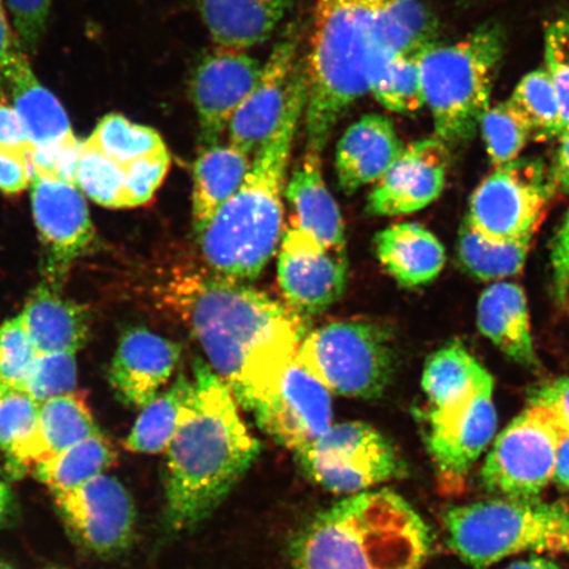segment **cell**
I'll use <instances>...</instances> for the list:
<instances>
[{"label": "cell", "instance_id": "6da1fadb", "mask_svg": "<svg viewBox=\"0 0 569 569\" xmlns=\"http://www.w3.org/2000/svg\"><path fill=\"white\" fill-rule=\"evenodd\" d=\"M167 298L248 411L280 382L309 333L289 305L208 270L177 274Z\"/></svg>", "mask_w": 569, "mask_h": 569}, {"label": "cell", "instance_id": "7a4b0ae2", "mask_svg": "<svg viewBox=\"0 0 569 569\" xmlns=\"http://www.w3.org/2000/svg\"><path fill=\"white\" fill-rule=\"evenodd\" d=\"M261 452L231 389L197 359L180 421L167 450L166 517L189 530L219 508Z\"/></svg>", "mask_w": 569, "mask_h": 569}, {"label": "cell", "instance_id": "3957f363", "mask_svg": "<svg viewBox=\"0 0 569 569\" xmlns=\"http://www.w3.org/2000/svg\"><path fill=\"white\" fill-rule=\"evenodd\" d=\"M306 101L305 69L296 68L279 126L256 152L237 193L198 237L211 272L234 281H252L273 258L282 238V196L291 147Z\"/></svg>", "mask_w": 569, "mask_h": 569}, {"label": "cell", "instance_id": "277c9868", "mask_svg": "<svg viewBox=\"0 0 569 569\" xmlns=\"http://www.w3.org/2000/svg\"><path fill=\"white\" fill-rule=\"evenodd\" d=\"M421 516L389 489L343 498L298 533L296 569H419L429 552Z\"/></svg>", "mask_w": 569, "mask_h": 569}, {"label": "cell", "instance_id": "5b68a950", "mask_svg": "<svg viewBox=\"0 0 569 569\" xmlns=\"http://www.w3.org/2000/svg\"><path fill=\"white\" fill-rule=\"evenodd\" d=\"M381 0H316L305 107L308 148L322 153L348 107L371 91L376 77L393 59L376 38Z\"/></svg>", "mask_w": 569, "mask_h": 569}, {"label": "cell", "instance_id": "8992f818", "mask_svg": "<svg viewBox=\"0 0 569 569\" xmlns=\"http://www.w3.org/2000/svg\"><path fill=\"white\" fill-rule=\"evenodd\" d=\"M503 48L500 28L483 26L452 46L432 44L417 54L425 103L445 144H461L480 127Z\"/></svg>", "mask_w": 569, "mask_h": 569}, {"label": "cell", "instance_id": "52a82bcc", "mask_svg": "<svg viewBox=\"0 0 569 569\" xmlns=\"http://www.w3.org/2000/svg\"><path fill=\"white\" fill-rule=\"evenodd\" d=\"M447 543L468 566L487 569L511 555L563 551L569 507L540 498L461 505L443 518Z\"/></svg>", "mask_w": 569, "mask_h": 569}, {"label": "cell", "instance_id": "ba28073f", "mask_svg": "<svg viewBox=\"0 0 569 569\" xmlns=\"http://www.w3.org/2000/svg\"><path fill=\"white\" fill-rule=\"evenodd\" d=\"M296 360L330 393L361 400L382 396L396 362L389 332L359 320L330 323L309 332Z\"/></svg>", "mask_w": 569, "mask_h": 569}, {"label": "cell", "instance_id": "9c48e42d", "mask_svg": "<svg viewBox=\"0 0 569 569\" xmlns=\"http://www.w3.org/2000/svg\"><path fill=\"white\" fill-rule=\"evenodd\" d=\"M296 453L298 465L331 493L352 496L403 475L400 453L372 425H331L315 442Z\"/></svg>", "mask_w": 569, "mask_h": 569}, {"label": "cell", "instance_id": "30bf717a", "mask_svg": "<svg viewBox=\"0 0 569 569\" xmlns=\"http://www.w3.org/2000/svg\"><path fill=\"white\" fill-rule=\"evenodd\" d=\"M563 433L543 408L531 405L493 442L480 471L483 488L503 498H538L553 480Z\"/></svg>", "mask_w": 569, "mask_h": 569}, {"label": "cell", "instance_id": "8fae6325", "mask_svg": "<svg viewBox=\"0 0 569 569\" xmlns=\"http://www.w3.org/2000/svg\"><path fill=\"white\" fill-rule=\"evenodd\" d=\"M496 169L471 198L469 224L492 240L533 238L553 194L549 176L537 161L517 159Z\"/></svg>", "mask_w": 569, "mask_h": 569}, {"label": "cell", "instance_id": "7c38bea8", "mask_svg": "<svg viewBox=\"0 0 569 569\" xmlns=\"http://www.w3.org/2000/svg\"><path fill=\"white\" fill-rule=\"evenodd\" d=\"M53 497L68 530L88 550L116 555L131 545L137 510L131 495L118 479L103 473L80 488Z\"/></svg>", "mask_w": 569, "mask_h": 569}, {"label": "cell", "instance_id": "4fadbf2b", "mask_svg": "<svg viewBox=\"0 0 569 569\" xmlns=\"http://www.w3.org/2000/svg\"><path fill=\"white\" fill-rule=\"evenodd\" d=\"M251 412L267 436L297 452L330 429L331 393L295 360Z\"/></svg>", "mask_w": 569, "mask_h": 569}, {"label": "cell", "instance_id": "5bb4252c", "mask_svg": "<svg viewBox=\"0 0 569 569\" xmlns=\"http://www.w3.org/2000/svg\"><path fill=\"white\" fill-rule=\"evenodd\" d=\"M347 258L329 251L309 232L290 226L280 243L279 283L290 308L308 317L329 309L345 295Z\"/></svg>", "mask_w": 569, "mask_h": 569}, {"label": "cell", "instance_id": "9a60e30c", "mask_svg": "<svg viewBox=\"0 0 569 569\" xmlns=\"http://www.w3.org/2000/svg\"><path fill=\"white\" fill-rule=\"evenodd\" d=\"M260 73L259 61L246 51L217 47L203 56L190 83L201 148L218 144Z\"/></svg>", "mask_w": 569, "mask_h": 569}, {"label": "cell", "instance_id": "2e32d148", "mask_svg": "<svg viewBox=\"0 0 569 569\" xmlns=\"http://www.w3.org/2000/svg\"><path fill=\"white\" fill-rule=\"evenodd\" d=\"M448 166L450 154L442 140L411 142L376 182L367 211L376 217H400L427 208L442 194Z\"/></svg>", "mask_w": 569, "mask_h": 569}, {"label": "cell", "instance_id": "e0dca14e", "mask_svg": "<svg viewBox=\"0 0 569 569\" xmlns=\"http://www.w3.org/2000/svg\"><path fill=\"white\" fill-rule=\"evenodd\" d=\"M495 381L489 379L459 408L429 418L427 447L445 480H462L492 443L497 429Z\"/></svg>", "mask_w": 569, "mask_h": 569}, {"label": "cell", "instance_id": "ac0fdd59", "mask_svg": "<svg viewBox=\"0 0 569 569\" xmlns=\"http://www.w3.org/2000/svg\"><path fill=\"white\" fill-rule=\"evenodd\" d=\"M32 209L49 273L62 277L94 239L88 203L76 184L33 174Z\"/></svg>", "mask_w": 569, "mask_h": 569}, {"label": "cell", "instance_id": "d6986e66", "mask_svg": "<svg viewBox=\"0 0 569 569\" xmlns=\"http://www.w3.org/2000/svg\"><path fill=\"white\" fill-rule=\"evenodd\" d=\"M297 30L277 42L258 82L240 104L229 126V142L248 156L256 154L280 123L296 70Z\"/></svg>", "mask_w": 569, "mask_h": 569}, {"label": "cell", "instance_id": "ffe728a7", "mask_svg": "<svg viewBox=\"0 0 569 569\" xmlns=\"http://www.w3.org/2000/svg\"><path fill=\"white\" fill-rule=\"evenodd\" d=\"M176 341L141 329L128 330L119 341L110 368V382L120 400L144 408L160 395L180 361Z\"/></svg>", "mask_w": 569, "mask_h": 569}, {"label": "cell", "instance_id": "44dd1931", "mask_svg": "<svg viewBox=\"0 0 569 569\" xmlns=\"http://www.w3.org/2000/svg\"><path fill=\"white\" fill-rule=\"evenodd\" d=\"M99 432L82 396L51 398L40 403L38 422L30 436L7 455V469L11 476L32 472L36 466Z\"/></svg>", "mask_w": 569, "mask_h": 569}, {"label": "cell", "instance_id": "7402d4cb", "mask_svg": "<svg viewBox=\"0 0 569 569\" xmlns=\"http://www.w3.org/2000/svg\"><path fill=\"white\" fill-rule=\"evenodd\" d=\"M402 149L390 119L379 113L362 117L338 142L336 166L340 189L351 196L380 181Z\"/></svg>", "mask_w": 569, "mask_h": 569}, {"label": "cell", "instance_id": "603a6c76", "mask_svg": "<svg viewBox=\"0 0 569 569\" xmlns=\"http://www.w3.org/2000/svg\"><path fill=\"white\" fill-rule=\"evenodd\" d=\"M283 196L293 210L290 226L309 232L329 251L347 258L343 218L326 187L320 152L308 148L289 178Z\"/></svg>", "mask_w": 569, "mask_h": 569}, {"label": "cell", "instance_id": "cb8c5ba5", "mask_svg": "<svg viewBox=\"0 0 569 569\" xmlns=\"http://www.w3.org/2000/svg\"><path fill=\"white\" fill-rule=\"evenodd\" d=\"M478 325L483 337L523 367L537 368L530 315L525 291L519 284L498 282L482 291Z\"/></svg>", "mask_w": 569, "mask_h": 569}, {"label": "cell", "instance_id": "d4e9b609", "mask_svg": "<svg viewBox=\"0 0 569 569\" xmlns=\"http://www.w3.org/2000/svg\"><path fill=\"white\" fill-rule=\"evenodd\" d=\"M197 6L217 47L247 51L272 36L289 0H197Z\"/></svg>", "mask_w": 569, "mask_h": 569}, {"label": "cell", "instance_id": "484cf974", "mask_svg": "<svg viewBox=\"0 0 569 569\" xmlns=\"http://www.w3.org/2000/svg\"><path fill=\"white\" fill-rule=\"evenodd\" d=\"M377 258L405 288H418L437 279L446 264L442 243L426 227L400 223L387 227L375 238Z\"/></svg>", "mask_w": 569, "mask_h": 569}, {"label": "cell", "instance_id": "4316f807", "mask_svg": "<svg viewBox=\"0 0 569 569\" xmlns=\"http://www.w3.org/2000/svg\"><path fill=\"white\" fill-rule=\"evenodd\" d=\"M20 317L39 353H76L87 345L90 333L87 309L57 295L51 287L36 290Z\"/></svg>", "mask_w": 569, "mask_h": 569}, {"label": "cell", "instance_id": "83f0119b", "mask_svg": "<svg viewBox=\"0 0 569 569\" xmlns=\"http://www.w3.org/2000/svg\"><path fill=\"white\" fill-rule=\"evenodd\" d=\"M251 156L227 142L201 148L193 168V229L199 237L237 193L251 168Z\"/></svg>", "mask_w": 569, "mask_h": 569}, {"label": "cell", "instance_id": "f1b7e54d", "mask_svg": "<svg viewBox=\"0 0 569 569\" xmlns=\"http://www.w3.org/2000/svg\"><path fill=\"white\" fill-rule=\"evenodd\" d=\"M16 109L30 147L42 148L76 138L70 120L59 99L41 84L23 56L9 78Z\"/></svg>", "mask_w": 569, "mask_h": 569}, {"label": "cell", "instance_id": "f546056e", "mask_svg": "<svg viewBox=\"0 0 569 569\" xmlns=\"http://www.w3.org/2000/svg\"><path fill=\"white\" fill-rule=\"evenodd\" d=\"M490 373L465 347L453 343L427 360L422 388L429 401V418L447 415L471 398Z\"/></svg>", "mask_w": 569, "mask_h": 569}, {"label": "cell", "instance_id": "4dcf8cb0", "mask_svg": "<svg viewBox=\"0 0 569 569\" xmlns=\"http://www.w3.org/2000/svg\"><path fill=\"white\" fill-rule=\"evenodd\" d=\"M436 36V21L418 0H381L376 38L383 53L417 56L433 44Z\"/></svg>", "mask_w": 569, "mask_h": 569}, {"label": "cell", "instance_id": "1f68e13d", "mask_svg": "<svg viewBox=\"0 0 569 569\" xmlns=\"http://www.w3.org/2000/svg\"><path fill=\"white\" fill-rule=\"evenodd\" d=\"M117 460L109 440L102 432L81 440L32 469L34 478L52 495L69 492L106 473Z\"/></svg>", "mask_w": 569, "mask_h": 569}, {"label": "cell", "instance_id": "d6a6232c", "mask_svg": "<svg viewBox=\"0 0 569 569\" xmlns=\"http://www.w3.org/2000/svg\"><path fill=\"white\" fill-rule=\"evenodd\" d=\"M532 238L492 240L476 231L466 219L459 234V259L467 272L482 281L507 279L521 272Z\"/></svg>", "mask_w": 569, "mask_h": 569}, {"label": "cell", "instance_id": "836d02e7", "mask_svg": "<svg viewBox=\"0 0 569 569\" xmlns=\"http://www.w3.org/2000/svg\"><path fill=\"white\" fill-rule=\"evenodd\" d=\"M190 380L180 375L170 389L163 391L147 407L124 440L128 451L134 453H166L174 437Z\"/></svg>", "mask_w": 569, "mask_h": 569}, {"label": "cell", "instance_id": "e575fe53", "mask_svg": "<svg viewBox=\"0 0 569 569\" xmlns=\"http://www.w3.org/2000/svg\"><path fill=\"white\" fill-rule=\"evenodd\" d=\"M507 102L529 127L531 138L552 139L563 134L558 92L549 71L539 69L525 76Z\"/></svg>", "mask_w": 569, "mask_h": 569}, {"label": "cell", "instance_id": "d590c367", "mask_svg": "<svg viewBox=\"0 0 569 569\" xmlns=\"http://www.w3.org/2000/svg\"><path fill=\"white\" fill-rule=\"evenodd\" d=\"M87 141L123 167L167 148L153 128L133 123L120 113L106 116Z\"/></svg>", "mask_w": 569, "mask_h": 569}, {"label": "cell", "instance_id": "8d00e7d4", "mask_svg": "<svg viewBox=\"0 0 569 569\" xmlns=\"http://www.w3.org/2000/svg\"><path fill=\"white\" fill-rule=\"evenodd\" d=\"M76 187L109 209H124V167L88 141L82 142Z\"/></svg>", "mask_w": 569, "mask_h": 569}, {"label": "cell", "instance_id": "74e56055", "mask_svg": "<svg viewBox=\"0 0 569 569\" xmlns=\"http://www.w3.org/2000/svg\"><path fill=\"white\" fill-rule=\"evenodd\" d=\"M377 102L393 112L411 113L425 106V97L417 56H396L372 83Z\"/></svg>", "mask_w": 569, "mask_h": 569}, {"label": "cell", "instance_id": "f35d334b", "mask_svg": "<svg viewBox=\"0 0 569 569\" xmlns=\"http://www.w3.org/2000/svg\"><path fill=\"white\" fill-rule=\"evenodd\" d=\"M480 128L487 152L496 168L516 161L531 138L529 127L508 102L488 109Z\"/></svg>", "mask_w": 569, "mask_h": 569}, {"label": "cell", "instance_id": "ab89813d", "mask_svg": "<svg viewBox=\"0 0 569 569\" xmlns=\"http://www.w3.org/2000/svg\"><path fill=\"white\" fill-rule=\"evenodd\" d=\"M76 387L74 353H39L21 391L41 403L54 397L74 393Z\"/></svg>", "mask_w": 569, "mask_h": 569}, {"label": "cell", "instance_id": "60d3db41", "mask_svg": "<svg viewBox=\"0 0 569 569\" xmlns=\"http://www.w3.org/2000/svg\"><path fill=\"white\" fill-rule=\"evenodd\" d=\"M38 356L21 317L0 327V380L7 387L21 390Z\"/></svg>", "mask_w": 569, "mask_h": 569}, {"label": "cell", "instance_id": "b9f144b4", "mask_svg": "<svg viewBox=\"0 0 569 569\" xmlns=\"http://www.w3.org/2000/svg\"><path fill=\"white\" fill-rule=\"evenodd\" d=\"M39 409L40 402L19 389L7 388L0 396V452L6 457L30 436Z\"/></svg>", "mask_w": 569, "mask_h": 569}, {"label": "cell", "instance_id": "7bdbcfd3", "mask_svg": "<svg viewBox=\"0 0 569 569\" xmlns=\"http://www.w3.org/2000/svg\"><path fill=\"white\" fill-rule=\"evenodd\" d=\"M170 166L168 149L144 156L124 167V206L138 208L151 201Z\"/></svg>", "mask_w": 569, "mask_h": 569}, {"label": "cell", "instance_id": "ee69618b", "mask_svg": "<svg viewBox=\"0 0 569 569\" xmlns=\"http://www.w3.org/2000/svg\"><path fill=\"white\" fill-rule=\"evenodd\" d=\"M547 71L558 92L563 134L569 132V18L555 20L545 38Z\"/></svg>", "mask_w": 569, "mask_h": 569}, {"label": "cell", "instance_id": "f6af8a7d", "mask_svg": "<svg viewBox=\"0 0 569 569\" xmlns=\"http://www.w3.org/2000/svg\"><path fill=\"white\" fill-rule=\"evenodd\" d=\"M82 142L77 138L60 142V144L32 148L28 152L33 174L56 178L63 182L76 184L78 161Z\"/></svg>", "mask_w": 569, "mask_h": 569}, {"label": "cell", "instance_id": "bcb514c9", "mask_svg": "<svg viewBox=\"0 0 569 569\" xmlns=\"http://www.w3.org/2000/svg\"><path fill=\"white\" fill-rule=\"evenodd\" d=\"M20 46L33 51L46 33L52 0H6Z\"/></svg>", "mask_w": 569, "mask_h": 569}, {"label": "cell", "instance_id": "7dc6e473", "mask_svg": "<svg viewBox=\"0 0 569 569\" xmlns=\"http://www.w3.org/2000/svg\"><path fill=\"white\" fill-rule=\"evenodd\" d=\"M33 180L28 153L0 148V191L6 194H19Z\"/></svg>", "mask_w": 569, "mask_h": 569}, {"label": "cell", "instance_id": "c3c4849f", "mask_svg": "<svg viewBox=\"0 0 569 569\" xmlns=\"http://www.w3.org/2000/svg\"><path fill=\"white\" fill-rule=\"evenodd\" d=\"M530 403L549 411L560 429L569 432V377H560L533 390Z\"/></svg>", "mask_w": 569, "mask_h": 569}, {"label": "cell", "instance_id": "681fc988", "mask_svg": "<svg viewBox=\"0 0 569 569\" xmlns=\"http://www.w3.org/2000/svg\"><path fill=\"white\" fill-rule=\"evenodd\" d=\"M551 268L555 296L563 301L569 284V212L552 241Z\"/></svg>", "mask_w": 569, "mask_h": 569}, {"label": "cell", "instance_id": "f907efd6", "mask_svg": "<svg viewBox=\"0 0 569 569\" xmlns=\"http://www.w3.org/2000/svg\"><path fill=\"white\" fill-rule=\"evenodd\" d=\"M0 148L26 153L31 149L16 109L3 101H0Z\"/></svg>", "mask_w": 569, "mask_h": 569}, {"label": "cell", "instance_id": "816d5d0a", "mask_svg": "<svg viewBox=\"0 0 569 569\" xmlns=\"http://www.w3.org/2000/svg\"><path fill=\"white\" fill-rule=\"evenodd\" d=\"M18 36L7 20L3 0H0V80H7L18 61L23 57Z\"/></svg>", "mask_w": 569, "mask_h": 569}, {"label": "cell", "instance_id": "f5cc1de1", "mask_svg": "<svg viewBox=\"0 0 569 569\" xmlns=\"http://www.w3.org/2000/svg\"><path fill=\"white\" fill-rule=\"evenodd\" d=\"M549 180L552 193L569 194V132L561 134Z\"/></svg>", "mask_w": 569, "mask_h": 569}, {"label": "cell", "instance_id": "db71d44e", "mask_svg": "<svg viewBox=\"0 0 569 569\" xmlns=\"http://www.w3.org/2000/svg\"><path fill=\"white\" fill-rule=\"evenodd\" d=\"M552 482L557 483L558 488L569 490V432L561 433L557 460H555V471Z\"/></svg>", "mask_w": 569, "mask_h": 569}, {"label": "cell", "instance_id": "11a10c76", "mask_svg": "<svg viewBox=\"0 0 569 569\" xmlns=\"http://www.w3.org/2000/svg\"><path fill=\"white\" fill-rule=\"evenodd\" d=\"M13 496L9 486L0 481V525L9 518L12 509Z\"/></svg>", "mask_w": 569, "mask_h": 569}, {"label": "cell", "instance_id": "9f6ffc18", "mask_svg": "<svg viewBox=\"0 0 569 569\" xmlns=\"http://www.w3.org/2000/svg\"><path fill=\"white\" fill-rule=\"evenodd\" d=\"M508 569H561L555 561L542 559V558H532L530 560L517 561V563L511 565Z\"/></svg>", "mask_w": 569, "mask_h": 569}, {"label": "cell", "instance_id": "6f0895ef", "mask_svg": "<svg viewBox=\"0 0 569 569\" xmlns=\"http://www.w3.org/2000/svg\"><path fill=\"white\" fill-rule=\"evenodd\" d=\"M563 551L568 552L569 553V529L567 531V536L565 538V543H563Z\"/></svg>", "mask_w": 569, "mask_h": 569}, {"label": "cell", "instance_id": "680465c9", "mask_svg": "<svg viewBox=\"0 0 569 569\" xmlns=\"http://www.w3.org/2000/svg\"><path fill=\"white\" fill-rule=\"evenodd\" d=\"M0 569H16L10 565L4 563V561H0Z\"/></svg>", "mask_w": 569, "mask_h": 569}, {"label": "cell", "instance_id": "91938a15", "mask_svg": "<svg viewBox=\"0 0 569 569\" xmlns=\"http://www.w3.org/2000/svg\"><path fill=\"white\" fill-rule=\"evenodd\" d=\"M7 388H9V387H7V386H6V383H4L2 380H0V396H2L3 391H4Z\"/></svg>", "mask_w": 569, "mask_h": 569}]
</instances>
